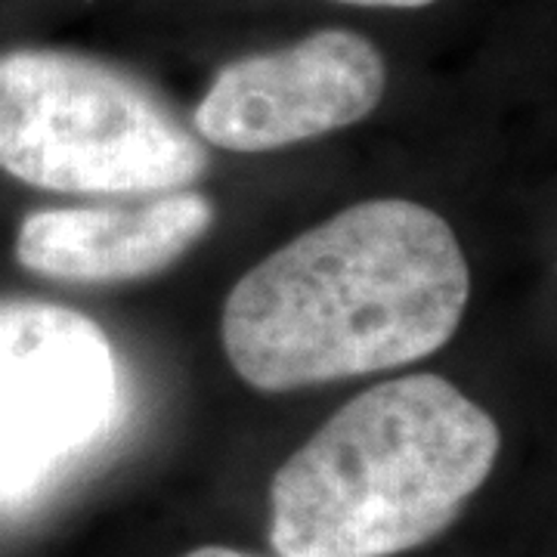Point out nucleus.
Segmentation results:
<instances>
[{"label": "nucleus", "instance_id": "obj_7", "mask_svg": "<svg viewBox=\"0 0 557 557\" xmlns=\"http://www.w3.org/2000/svg\"><path fill=\"white\" fill-rule=\"evenodd\" d=\"M338 3H354V7H387V10H418L434 0H338Z\"/></svg>", "mask_w": 557, "mask_h": 557}, {"label": "nucleus", "instance_id": "obj_3", "mask_svg": "<svg viewBox=\"0 0 557 557\" xmlns=\"http://www.w3.org/2000/svg\"><path fill=\"white\" fill-rule=\"evenodd\" d=\"M0 171L53 193L139 196L196 183L208 152L124 69L25 47L0 57Z\"/></svg>", "mask_w": 557, "mask_h": 557}, {"label": "nucleus", "instance_id": "obj_6", "mask_svg": "<svg viewBox=\"0 0 557 557\" xmlns=\"http://www.w3.org/2000/svg\"><path fill=\"white\" fill-rule=\"evenodd\" d=\"M214 223L201 193H174L139 208H44L22 220L16 260L62 282H124L159 273Z\"/></svg>", "mask_w": 557, "mask_h": 557}, {"label": "nucleus", "instance_id": "obj_1", "mask_svg": "<svg viewBox=\"0 0 557 557\" xmlns=\"http://www.w3.org/2000/svg\"><path fill=\"white\" fill-rule=\"evenodd\" d=\"M468 292L446 220L406 199L362 201L236 282L223 304V350L263 394L357 379L437 354Z\"/></svg>", "mask_w": 557, "mask_h": 557}, {"label": "nucleus", "instance_id": "obj_8", "mask_svg": "<svg viewBox=\"0 0 557 557\" xmlns=\"http://www.w3.org/2000/svg\"><path fill=\"white\" fill-rule=\"evenodd\" d=\"M183 557H258V555H245V552H236V548H223V545H205V548H196L189 555Z\"/></svg>", "mask_w": 557, "mask_h": 557}, {"label": "nucleus", "instance_id": "obj_2", "mask_svg": "<svg viewBox=\"0 0 557 557\" xmlns=\"http://www.w3.org/2000/svg\"><path fill=\"white\" fill-rule=\"evenodd\" d=\"M502 434L437 375L384 381L319 428L270 483L278 557H391L443 533L490 478Z\"/></svg>", "mask_w": 557, "mask_h": 557}, {"label": "nucleus", "instance_id": "obj_4", "mask_svg": "<svg viewBox=\"0 0 557 557\" xmlns=\"http://www.w3.org/2000/svg\"><path fill=\"white\" fill-rule=\"evenodd\" d=\"M119 416V362L94 319L0 298V511L32 505Z\"/></svg>", "mask_w": 557, "mask_h": 557}, {"label": "nucleus", "instance_id": "obj_5", "mask_svg": "<svg viewBox=\"0 0 557 557\" xmlns=\"http://www.w3.org/2000/svg\"><path fill=\"white\" fill-rule=\"evenodd\" d=\"M384 87L379 47L325 28L223 65L196 109V131L230 152H270L357 124L375 112Z\"/></svg>", "mask_w": 557, "mask_h": 557}]
</instances>
